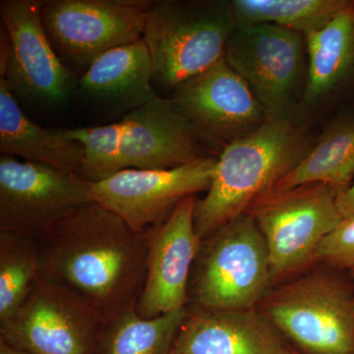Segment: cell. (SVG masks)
<instances>
[{
	"mask_svg": "<svg viewBox=\"0 0 354 354\" xmlns=\"http://www.w3.org/2000/svg\"><path fill=\"white\" fill-rule=\"evenodd\" d=\"M149 243L150 230L134 232L93 202L41 239L39 277L69 290L108 322L138 301Z\"/></svg>",
	"mask_w": 354,
	"mask_h": 354,
	"instance_id": "6da1fadb",
	"label": "cell"
},
{
	"mask_svg": "<svg viewBox=\"0 0 354 354\" xmlns=\"http://www.w3.org/2000/svg\"><path fill=\"white\" fill-rule=\"evenodd\" d=\"M313 143L295 114L267 118L257 130L223 147L209 189L195 205L198 236L206 239L246 213L254 202L274 189Z\"/></svg>",
	"mask_w": 354,
	"mask_h": 354,
	"instance_id": "7a4b0ae2",
	"label": "cell"
},
{
	"mask_svg": "<svg viewBox=\"0 0 354 354\" xmlns=\"http://www.w3.org/2000/svg\"><path fill=\"white\" fill-rule=\"evenodd\" d=\"M236 27L232 1L158 0L147 15L143 39L153 83L174 88L220 62Z\"/></svg>",
	"mask_w": 354,
	"mask_h": 354,
	"instance_id": "3957f363",
	"label": "cell"
},
{
	"mask_svg": "<svg viewBox=\"0 0 354 354\" xmlns=\"http://www.w3.org/2000/svg\"><path fill=\"white\" fill-rule=\"evenodd\" d=\"M257 309L300 354H354V290L334 272H302Z\"/></svg>",
	"mask_w": 354,
	"mask_h": 354,
	"instance_id": "277c9868",
	"label": "cell"
},
{
	"mask_svg": "<svg viewBox=\"0 0 354 354\" xmlns=\"http://www.w3.org/2000/svg\"><path fill=\"white\" fill-rule=\"evenodd\" d=\"M272 288L267 243L246 212L202 239L191 272L187 306L257 308Z\"/></svg>",
	"mask_w": 354,
	"mask_h": 354,
	"instance_id": "5b68a950",
	"label": "cell"
},
{
	"mask_svg": "<svg viewBox=\"0 0 354 354\" xmlns=\"http://www.w3.org/2000/svg\"><path fill=\"white\" fill-rule=\"evenodd\" d=\"M337 196L326 184H304L269 193L247 211L267 243L274 288L315 263L317 248L342 220Z\"/></svg>",
	"mask_w": 354,
	"mask_h": 354,
	"instance_id": "8992f818",
	"label": "cell"
},
{
	"mask_svg": "<svg viewBox=\"0 0 354 354\" xmlns=\"http://www.w3.org/2000/svg\"><path fill=\"white\" fill-rule=\"evenodd\" d=\"M152 2L46 0L41 4V22L62 62L83 75L104 53L142 39Z\"/></svg>",
	"mask_w": 354,
	"mask_h": 354,
	"instance_id": "52a82bcc",
	"label": "cell"
},
{
	"mask_svg": "<svg viewBox=\"0 0 354 354\" xmlns=\"http://www.w3.org/2000/svg\"><path fill=\"white\" fill-rule=\"evenodd\" d=\"M104 324L73 293L39 277L24 304L0 322V339L29 354H99Z\"/></svg>",
	"mask_w": 354,
	"mask_h": 354,
	"instance_id": "ba28073f",
	"label": "cell"
},
{
	"mask_svg": "<svg viewBox=\"0 0 354 354\" xmlns=\"http://www.w3.org/2000/svg\"><path fill=\"white\" fill-rule=\"evenodd\" d=\"M93 202L90 183L77 174L0 156V232L41 241Z\"/></svg>",
	"mask_w": 354,
	"mask_h": 354,
	"instance_id": "9c48e42d",
	"label": "cell"
},
{
	"mask_svg": "<svg viewBox=\"0 0 354 354\" xmlns=\"http://www.w3.org/2000/svg\"><path fill=\"white\" fill-rule=\"evenodd\" d=\"M304 37L272 24L237 26L225 46L227 64L248 84L269 118L295 115L304 72Z\"/></svg>",
	"mask_w": 354,
	"mask_h": 354,
	"instance_id": "30bf717a",
	"label": "cell"
},
{
	"mask_svg": "<svg viewBox=\"0 0 354 354\" xmlns=\"http://www.w3.org/2000/svg\"><path fill=\"white\" fill-rule=\"evenodd\" d=\"M39 0H1V24L11 48L3 78L16 99L58 108L75 97L80 77L62 62L41 22Z\"/></svg>",
	"mask_w": 354,
	"mask_h": 354,
	"instance_id": "8fae6325",
	"label": "cell"
},
{
	"mask_svg": "<svg viewBox=\"0 0 354 354\" xmlns=\"http://www.w3.org/2000/svg\"><path fill=\"white\" fill-rule=\"evenodd\" d=\"M216 162L207 158L165 171L123 169L90 183L91 194L134 232H147L169 220L184 199L209 189Z\"/></svg>",
	"mask_w": 354,
	"mask_h": 354,
	"instance_id": "7c38bea8",
	"label": "cell"
},
{
	"mask_svg": "<svg viewBox=\"0 0 354 354\" xmlns=\"http://www.w3.org/2000/svg\"><path fill=\"white\" fill-rule=\"evenodd\" d=\"M171 100L200 136L223 147L255 131L267 120L248 84L225 57L179 86Z\"/></svg>",
	"mask_w": 354,
	"mask_h": 354,
	"instance_id": "4fadbf2b",
	"label": "cell"
},
{
	"mask_svg": "<svg viewBox=\"0 0 354 354\" xmlns=\"http://www.w3.org/2000/svg\"><path fill=\"white\" fill-rule=\"evenodd\" d=\"M197 195L184 199L162 225L150 230L147 272L136 311L146 319L185 309L191 272L202 239L194 225Z\"/></svg>",
	"mask_w": 354,
	"mask_h": 354,
	"instance_id": "5bb4252c",
	"label": "cell"
},
{
	"mask_svg": "<svg viewBox=\"0 0 354 354\" xmlns=\"http://www.w3.org/2000/svg\"><path fill=\"white\" fill-rule=\"evenodd\" d=\"M121 169L165 171L213 158L203 137L177 111L171 99L158 97L122 120Z\"/></svg>",
	"mask_w": 354,
	"mask_h": 354,
	"instance_id": "9a60e30c",
	"label": "cell"
},
{
	"mask_svg": "<svg viewBox=\"0 0 354 354\" xmlns=\"http://www.w3.org/2000/svg\"><path fill=\"white\" fill-rule=\"evenodd\" d=\"M288 346L257 308L187 306L171 354H283Z\"/></svg>",
	"mask_w": 354,
	"mask_h": 354,
	"instance_id": "2e32d148",
	"label": "cell"
},
{
	"mask_svg": "<svg viewBox=\"0 0 354 354\" xmlns=\"http://www.w3.org/2000/svg\"><path fill=\"white\" fill-rule=\"evenodd\" d=\"M153 84L152 59L140 39L97 58L80 76L74 97L122 120L157 99Z\"/></svg>",
	"mask_w": 354,
	"mask_h": 354,
	"instance_id": "e0dca14e",
	"label": "cell"
},
{
	"mask_svg": "<svg viewBox=\"0 0 354 354\" xmlns=\"http://www.w3.org/2000/svg\"><path fill=\"white\" fill-rule=\"evenodd\" d=\"M0 153L76 174L83 148L65 138L58 128L46 129L30 120L6 81L0 78Z\"/></svg>",
	"mask_w": 354,
	"mask_h": 354,
	"instance_id": "ac0fdd59",
	"label": "cell"
},
{
	"mask_svg": "<svg viewBox=\"0 0 354 354\" xmlns=\"http://www.w3.org/2000/svg\"><path fill=\"white\" fill-rule=\"evenodd\" d=\"M304 39L308 65L302 99L313 106L354 80V1Z\"/></svg>",
	"mask_w": 354,
	"mask_h": 354,
	"instance_id": "d6986e66",
	"label": "cell"
},
{
	"mask_svg": "<svg viewBox=\"0 0 354 354\" xmlns=\"http://www.w3.org/2000/svg\"><path fill=\"white\" fill-rule=\"evenodd\" d=\"M354 181V113L342 114L328 125L304 158L270 193L310 183H323L339 192Z\"/></svg>",
	"mask_w": 354,
	"mask_h": 354,
	"instance_id": "ffe728a7",
	"label": "cell"
},
{
	"mask_svg": "<svg viewBox=\"0 0 354 354\" xmlns=\"http://www.w3.org/2000/svg\"><path fill=\"white\" fill-rule=\"evenodd\" d=\"M185 315L186 308L146 319L133 305L104 324L99 351L101 354H171Z\"/></svg>",
	"mask_w": 354,
	"mask_h": 354,
	"instance_id": "44dd1931",
	"label": "cell"
},
{
	"mask_svg": "<svg viewBox=\"0 0 354 354\" xmlns=\"http://www.w3.org/2000/svg\"><path fill=\"white\" fill-rule=\"evenodd\" d=\"M349 0H234L237 26L272 24L306 36L325 27Z\"/></svg>",
	"mask_w": 354,
	"mask_h": 354,
	"instance_id": "7402d4cb",
	"label": "cell"
},
{
	"mask_svg": "<svg viewBox=\"0 0 354 354\" xmlns=\"http://www.w3.org/2000/svg\"><path fill=\"white\" fill-rule=\"evenodd\" d=\"M41 274V241L0 232V322L24 304Z\"/></svg>",
	"mask_w": 354,
	"mask_h": 354,
	"instance_id": "603a6c76",
	"label": "cell"
},
{
	"mask_svg": "<svg viewBox=\"0 0 354 354\" xmlns=\"http://www.w3.org/2000/svg\"><path fill=\"white\" fill-rule=\"evenodd\" d=\"M70 140L83 148L77 176L88 183H99L122 171L120 147L124 125L122 121L97 127L58 128Z\"/></svg>",
	"mask_w": 354,
	"mask_h": 354,
	"instance_id": "cb8c5ba5",
	"label": "cell"
},
{
	"mask_svg": "<svg viewBox=\"0 0 354 354\" xmlns=\"http://www.w3.org/2000/svg\"><path fill=\"white\" fill-rule=\"evenodd\" d=\"M320 262L354 277V214L342 218L321 242L315 253V263Z\"/></svg>",
	"mask_w": 354,
	"mask_h": 354,
	"instance_id": "d4e9b609",
	"label": "cell"
},
{
	"mask_svg": "<svg viewBox=\"0 0 354 354\" xmlns=\"http://www.w3.org/2000/svg\"><path fill=\"white\" fill-rule=\"evenodd\" d=\"M11 41L6 28L1 24L0 29V77L6 74L9 55H10Z\"/></svg>",
	"mask_w": 354,
	"mask_h": 354,
	"instance_id": "484cf974",
	"label": "cell"
},
{
	"mask_svg": "<svg viewBox=\"0 0 354 354\" xmlns=\"http://www.w3.org/2000/svg\"><path fill=\"white\" fill-rule=\"evenodd\" d=\"M337 207L342 218L354 214V181L344 192L337 196Z\"/></svg>",
	"mask_w": 354,
	"mask_h": 354,
	"instance_id": "4316f807",
	"label": "cell"
},
{
	"mask_svg": "<svg viewBox=\"0 0 354 354\" xmlns=\"http://www.w3.org/2000/svg\"><path fill=\"white\" fill-rule=\"evenodd\" d=\"M0 354H29L18 351V349L12 348V346L7 344L6 342L0 339Z\"/></svg>",
	"mask_w": 354,
	"mask_h": 354,
	"instance_id": "83f0119b",
	"label": "cell"
},
{
	"mask_svg": "<svg viewBox=\"0 0 354 354\" xmlns=\"http://www.w3.org/2000/svg\"><path fill=\"white\" fill-rule=\"evenodd\" d=\"M283 354H300L299 353H297V351H295V348H291V346H288V348L286 349V351Z\"/></svg>",
	"mask_w": 354,
	"mask_h": 354,
	"instance_id": "f1b7e54d",
	"label": "cell"
}]
</instances>
